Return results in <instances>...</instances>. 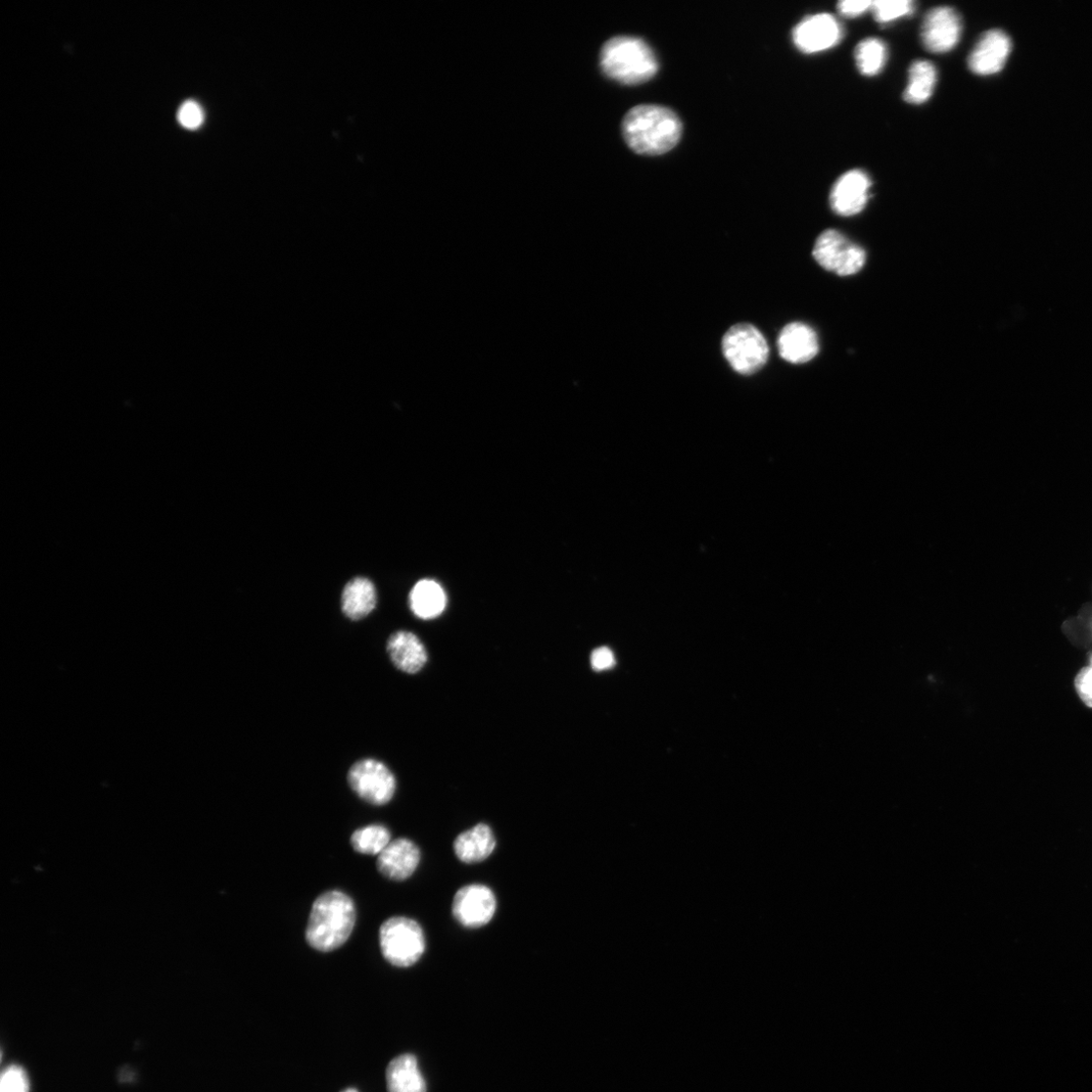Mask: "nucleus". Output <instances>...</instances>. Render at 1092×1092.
Returning <instances> with one entry per match:
<instances>
[{
  "label": "nucleus",
  "instance_id": "2eb2a0df",
  "mask_svg": "<svg viewBox=\"0 0 1092 1092\" xmlns=\"http://www.w3.org/2000/svg\"><path fill=\"white\" fill-rule=\"evenodd\" d=\"M496 839L492 829L480 824L461 833L454 841L456 857L465 864H476L488 859L496 848Z\"/></svg>",
  "mask_w": 1092,
  "mask_h": 1092
},
{
  "label": "nucleus",
  "instance_id": "aec40b11",
  "mask_svg": "<svg viewBox=\"0 0 1092 1092\" xmlns=\"http://www.w3.org/2000/svg\"><path fill=\"white\" fill-rule=\"evenodd\" d=\"M937 83V70L929 61H916L910 69L909 85L905 91L906 102L922 105L933 96Z\"/></svg>",
  "mask_w": 1092,
  "mask_h": 1092
},
{
  "label": "nucleus",
  "instance_id": "bb28decb",
  "mask_svg": "<svg viewBox=\"0 0 1092 1092\" xmlns=\"http://www.w3.org/2000/svg\"><path fill=\"white\" fill-rule=\"evenodd\" d=\"M870 0H844L838 5L840 14L846 18H856L865 14L872 8Z\"/></svg>",
  "mask_w": 1092,
  "mask_h": 1092
},
{
  "label": "nucleus",
  "instance_id": "dca6fc26",
  "mask_svg": "<svg viewBox=\"0 0 1092 1092\" xmlns=\"http://www.w3.org/2000/svg\"><path fill=\"white\" fill-rule=\"evenodd\" d=\"M388 652L395 666L402 672L416 674L429 659L421 641L409 632H398L388 642Z\"/></svg>",
  "mask_w": 1092,
  "mask_h": 1092
},
{
  "label": "nucleus",
  "instance_id": "39448f33",
  "mask_svg": "<svg viewBox=\"0 0 1092 1092\" xmlns=\"http://www.w3.org/2000/svg\"><path fill=\"white\" fill-rule=\"evenodd\" d=\"M723 352L741 374H752L768 361L769 347L764 336L750 324L733 326L723 340Z\"/></svg>",
  "mask_w": 1092,
  "mask_h": 1092
},
{
  "label": "nucleus",
  "instance_id": "7ed1b4c3",
  "mask_svg": "<svg viewBox=\"0 0 1092 1092\" xmlns=\"http://www.w3.org/2000/svg\"><path fill=\"white\" fill-rule=\"evenodd\" d=\"M600 64L610 78L626 84H638L650 79L658 62L650 47L632 36L608 40L602 47Z\"/></svg>",
  "mask_w": 1092,
  "mask_h": 1092
},
{
  "label": "nucleus",
  "instance_id": "4468645a",
  "mask_svg": "<svg viewBox=\"0 0 1092 1092\" xmlns=\"http://www.w3.org/2000/svg\"><path fill=\"white\" fill-rule=\"evenodd\" d=\"M778 349L781 357L793 364H802L814 359L820 350L819 339L815 330L803 323H791L785 326L778 338Z\"/></svg>",
  "mask_w": 1092,
  "mask_h": 1092
},
{
  "label": "nucleus",
  "instance_id": "c756f323",
  "mask_svg": "<svg viewBox=\"0 0 1092 1092\" xmlns=\"http://www.w3.org/2000/svg\"><path fill=\"white\" fill-rule=\"evenodd\" d=\"M1090 661H1091V667H1092V656H1091V659H1090Z\"/></svg>",
  "mask_w": 1092,
  "mask_h": 1092
},
{
  "label": "nucleus",
  "instance_id": "a878e982",
  "mask_svg": "<svg viewBox=\"0 0 1092 1092\" xmlns=\"http://www.w3.org/2000/svg\"><path fill=\"white\" fill-rule=\"evenodd\" d=\"M1075 687L1084 704L1092 708V667L1084 668L1078 673Z\"/></svg>",
  "mask_w": 1092,
  "mask_h": 1092
},
{
  "label": "nucleus",
  "instance_id": "393cba45",
  "mask_svg": "<svg viewBox=\"0 0 1092 1092\" xmlns=\"http://www.w3.org/2000/svg\"><path fill=\"white\" fill-rule=\"evenodd\" d=\"M178 121L186 129H198L204 121L203 110L196 102L188 101L179 109Z\"/></svg>",
  "mask_w": 1092,
  "mask_h": 1092
},
{
  "label": "nucleus",
  "instance_id": "4be33fe9",
  "mask_svg": "<svg viewBox=\"0 0 1092 1092\" xmlns=\"http://www.w3.org/2000/svg\"><path fill=\"white\" fill-rule=\"evenodd\" d=\"M391 843V834L383 826H368L357 830L351 837L354 850L364 854H379Z\"/></svg>",
  "mask_w": 1092,
  "mask_h": 1092
},
{
  "label": "nucleus",
  "instance_id": "a211bd4d",
  "mask_svg": "<svg viewBox=\"0 0 1092 1092\" xmlns=\"http://www.w3.org/2000/svg\"><path fill=\"white\" fill-rule=\"evenodd\" d=\"M387 1086L389 1092H426V1082L419 1070L415 1056L401 1055L395 1058L387 1068Z\"/></svg>",
  "mask_w": 1092,
  "mask_h": 1092
},
{
  "label": "nucleus",
  "instance_id": "c85d7f7f",
  "mask_svg": "<svg viewBox=\"0 0 1092 1092\" xmlns=\"http://www.w3.org/2000/svg\"><path fill=\"white\" fill-rule=\"evenodd\" d=\"M343 1092H357V1090H355V1089H352V1088H349V1089H347V1090H345V1091H343Z\"/></svg>",
  "mask_w": 1092,
  "mask_h": 1092
},
{
  "label": "nucleus",
  "instance_id": "b1692460",
  "mask_svg": "<svg viewBox=\"0 0 1092 1092\" xmlns=\"http://www.w3.org/2000/svg\"><path fill=\"white\" fill-rule=\"evenodd\" d=\"M0 1092H30L26 1071L19 1066L9 1067L0 1080Z\"/></svg>",
  "mask_w": 1092,
  "mask_h": 1092
},
{
  "label": "nucleus",
  "instance_id": "f8f14e48",
  "mask_svg": "<svg viewBox=\"0 0 1092 1092\" xmlns=\"http://www.w3.org/2000/svg\"><path fill=\"white\" fill-rule=\"evenodd\" d=\"M871 181L861 170H851L839 178L831 193L835 213L850 217L861 213L868 202Z\"/></svg>",
  "mask_w": 1092,
  "mask_h": 1092
},
{
  "label": "nucleus",
  "instance_id": "20e7f679",
  "mask_svg": "<svg viewBox=\"0 0 1092 1092\" xmlns=\"http://www.w3.org/2000/svg\"><path fill=\"white\" fill-rule=\"evenodd\" d=\"M379 943L385 959L400 968L416 964L425 952V936L419 924L411 919L395 917L379 929Z\"/></svg>",
  "mask_w": 1092,
  "mask_h": 1092
},
{
  "label": "nucleus",
  "instance_id": "6ab92c4d",
  "mask_svg": "<svg viewBox=\"0 0 1092 1092\" xmlns=\"http://www.w3.org/2000/svg\"><path fill=\"white\" fill-rule=\"evenodd\" d=\"M376 605V592L371 581L355 578L346 586L342 606L344 613L352 621L364 619Z\"/></svg>",
  "mask_w": 1092,
  "mask_h": 1092
},
{
  "label": "nucleus",
  "instance_id": "ddd939ff",
  "mask_svg": "<svg viewBox=\"0 0 1092 1092\" xmlns=\"http://www.w3.org/2000/svg\"><path fill=\"white\" fill-rule=\"evenodd\" d=\"M421 859L419 847L408 839H398L378 854L376 866L385 877L404 881L411 877Z\"/></svg>",
  "mask_w": 1092,
  "mask_h": 1092
},
{
  "label": "nucleus",
  "instance_id": "9b49d317",
  "mask_svg": "<svg viewBox=\"0 0 1092 1092\" xmlns=\"http://www.w3.org/2000/svg\"><path fill=\"white\" fill-rule=\"evenodd\" d=\"M1012 51V41L1002 30L985 32L975 45L969 58L970 70L978 75L1000 72Z\"/></svg>",
  "mask_w": 1092,
  "mask_h": 1092
},
{
  "label": "nucleus",
  "instance_id": "423d86ee",
  "mask_svg": "<svg viewBox=\"0 0 1092 1092\" xmlns=\"http://www.w3.org/2000/svg\"><path fill=\"white\" fill-rule=\"evenodd\" d=\"M814 257L825 269L841 276L858 273L866 262L865 250L833 229L825 231L819 237Z\"/></svg>",
  "mask_w": 1092,
  "mask_h": 1092
},
{
  "label": "nucleus",
  "instance_id": "f257e3e1",
  "mask_svg": "<svg viewBox=\"0 0 1092 1092\" xmlns=\"http://www.w3.org/2000/svg\"><path fill=\"white\" fill-rule=\"evenodd\" d=\"M623 132L627 144L636 152L656 155L668 152L678 144L682 123L666 107L641 105L627 114Z\"/></svg>",
  "mask_w": 1092,
  "mask_h": 1092
},
{
  "label": "nucleus",
  "instance_id": "f3484780",
  "mask_svg": "<svg viewBox=\"0 0 1092 1092\" xmlns=\"http://www.w3.org/2000/svg\"><path fill=\"white\" fill-rule=\"evenodd\" d=\"M447 594L444 588L434 580L418 582L410 593V607L413 613L424 621L435 620L447 607Z\"/></svg>",
  "mask_w": 1092,
  "mask_h": 1092
},
{
  "label": "nucleus",
  "instance_id": "9d476101",
  "mask_svg": "<svg viewBox=\"0 0 1092 1092\" xmlns=\"http://www.w3.org/2000/svg\"><path fill=\"white\" fill-rule=\"evenodd\" d=\"M843 28L830 14H819L804 19L793 30L797 49L807 54L833 49L843 38Z\"/></svg>",
  "mask_w": 1092,
  "mask_h": 1092
},
{
  "label": "nucleus",
  "instance_id": "0eeeda50",
  "mask_svg": "<svg viewBox=\"0 0 1092 1092\" xmlns=\"http://www.w3.org/2000/svg\"><path fill=\"white\" fill-rule=\"evenodd\" d=\"M352 790L373 805L389 803L396 792V779L391 770L376 759L365 758L354 764L348 773Z\"/></svg>",
  "mask_w": 1092,
  "mask_h": 1092
},
{
  "label": "nucleus",
  "instance_id": "5701e85b",
  "mask_svg": "<svg viewBox=\"0 0 1092 1092\" xmlns=\"http://www.w3.org/2000/svg\"><path fill=\"white\" fill-rule=\"evenodd\" d=\"M871 10L878 23L886 24L911 15L915 4L910 0H879L873 2Z\"/></svg>",
  "mask_w": 1092,
  "mask_h": 1092
},
{
  "label": "nucleus",
  "instance_id": "412c9836",
  "mask_svg": "<svg viewBox=\"0 0 1092 1092\" xmlns=\"http://www.w3.org/2000/svg\"><path fill=\"white\" fill-rule=\"evenodd\" d=\"M858 69L866 76H874L881 72L887 59L885 44L878 39L870 38L862 41L854 51Z\"/></svg>",
  "mask_w": 1092,
  "mask_h": 1092
},
{
  "label": "nucleus",
  "instance_id": "cd10ccee",
  "mask_svg": "<svg viewBox=\"0 0 1092 1092\" xmlns=\"http://www.w3.org/2000/svg\"><path fill=\"white\" fill-rule=\"evenodd\" d=\"M615 657L612 650L608 647L596 648L591 655L592 668L595 671L601 672L609 670L614 666Z\"/></svg>",
  "mask_w": 1092,
  "mask_h": 1092
},
{
  "label": "nucleus",
  "instance_id": "f03ea898",
  "mask_svg": "<svg viewBox=\"0 0 1092 1092\" xmlns=\"http://www.w3.org/2000/svg\"><path fill=\"white\" fill-rule=\"evenodd\" d=\"M352 899L341 891H329L314 902L306 931L308 943L319 952L343 946L355 925Z\"/></svg>",
  "mask_w": 1092,
  "mask_h": 1092
},
{
  "label": "nucleus",
  "instance_id": "1a4fd4ad",
  "mask_svg": "<svg viewBox=\"0 0 1092 1092\" xmlns=\"http://www.w3.org/2000/svg\"><path fill=\"white\" fill-rule=\"evenodd\" d=\"M962 33V23L952 8L940 7L930 11L923 23L922 41L933 53H945L955 49Z\"/></svg>",
  "mask_w": 1092,
  "mask_h": 1092
},
{
  "label": "nucleus",
  "instance_id": "6e6552de",
  "mask_svg": "<svg viewBox=\"0 0 1092 1092\" xmlns=\"http://www.w3.org/2000/svg\"><path fill=\"white\" fill-rule=\"evenodd\" d=\"M497 900L494 892L482 884H471L460 888L452 904L455 920L468 929H478L488 925L495 916Z\"/></svg>",
  "mask_w": 1092,
  "mask_h": 1092
}]
</instances>
